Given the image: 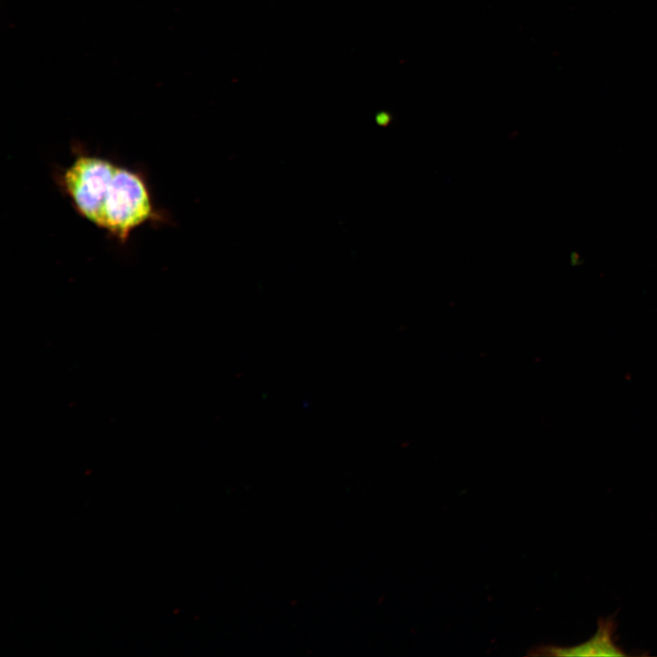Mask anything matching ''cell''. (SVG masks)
Instances as JSON below:
<instances>
[{"mask_svg": "<svg viewBox=\"0 0 657 657\" xmlns=\"http://www.w3.org/2000/svg\"><path fill=\"white\" fill-rule=\"evenodd\" d=\"M160 219L145 176L118 165L103 201L98 227L125 243L135 228Z\"/></svg>", "mask_w": 657, "mask_h": 657, "instance_id": "1", "label": "cell"}, {"mask_svg": "<svg viewBox=\"0 0 657 657\" xmlns=\"http://www.w3.org/2000/svg\"><path fill=\"white\" fill-rule=\"evenodd\" d=\"M118 165L103 157L79 152L57 176L74 209L99 226L103 201Z\"/></svg>", "mask_w": 657, "mask_h": 657, "instance_id": "2", "label": "cell"}, {"mask_svg": "<svg viewBox=\"0 0 657 657\" xmlns=\"http://www.w3.org/2000/svg\"><path fill=\"white\" fill-rule=\"evenodd\" d=\"M614 621L611 619L599 621L596 633L585 642L570 646L541 645L528 652L531 656H624L613 641Z\"/></svg>", "mask_w": 657, "mask_h": 657, "instance_id": "3", "label": "cell"}]
</instances>
